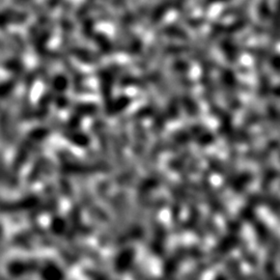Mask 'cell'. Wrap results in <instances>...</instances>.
Listing matches in <instances>:
<instances>
[{"instance_id":"cell-1","label":"cell","mask_w":280,"mask_h":280,"mask_svg":"<svg viewBox=\"0 0 280 280\" xmlns=\"http://www.w3.org/2000/svg\"><path fill=\"white\" fill-rule=\"evenodd\" d=\"M167 233L165 230V226L162 223L157 222L154 225V230H152V237L150 242V250L155 254L156 257H161L166 243Z\"/></svg>"},{"instance_id":"cell-2","label":"cell","mask_w":280,"mask_h":280,"mask_svg":"<svg viewBox=\"0 0 280 280\" xmlns=\"http://www.w3.org/2000/svg\"><path fill=\"white\" fill-rule=\"evenodd\" d=\"M241 243V240L235 236V235H227L224 238H222L218 244L213 249L212 256L214 261L220 260L222 257H224L226 253L232 251L233 249L237 248Z\"/></svg>"},{"instance_id":"cell-3","label":"cell","mask_w":280,"mask_h":280,"mask_svg":"<svg viewBox=\"0 0 280 280\" xmlns=\"http://www.w3.org/2000/svg\"><path fill=\"white\" fill-rule=\"evenodd\" d=\"M201 187H202L203 194H205V196H206L207 202L209 203V207L211 208V210H213L214 212L220 213V214L225 213V208L223 206V203L219 199L217 193L214 191L212 185L210 184L207 177H203V179L201 180Z\"/></svg>"},{"instance_id":"cell-4","label":"cell","mask_w":280,"mask_h":280,"mask_svg":"<svg viewBox=\"0 0 280 280\" xmlns=\"http://www.w3.org/2000/svg\"><path fill=\"white\" fill-rule=\"evenodd\" d=\"M135 250L133 248H126L121 250L114 260V270L118 274H123L128 271L134 262Z\"/></svg>"},{"instance_id":"cell-5","label":"cell","mask_w":280,"mask_h":280,"mask_svg":"<svg viewBox=\"0 0 280 280\" xmlns=\"http://www.w3.org/2000/svg\"><path fill=\"white\" fill-rule=\"evenodd\" d=\"M41 277L43 280H64L65 275L54 263H47L41 269Z\"/></svg>"},{"instance_id":"cell-6","label":"cell","mask_w":280,"mask_h":280,"mask_svg":"<svg viewBox=\"0 0 280 280\" xmlns=\"http://www.w3.org/2000/svg\"><path fill=\"white\" fill-rule=\"evenodd\" d=\"M143 227L141 225H132L130 226L128 230L126 232H123L119 237H118V244H123L129 241H134V240H138L141 239L143 236Z\"/></svg>"},{"instance_id":"cell-7","label":"cell","mask_w":280,"mask_h":280,"mask_svg":"<svg viewBox=\"0 0 280 280\" xmlns=\"http://www.w3.org/2000/svg\"><path fill=\"white\" fill-rule=\"evenodd\" d=\"M163 180L161 177L155 175V176H150L145 179L138 187V193L140 195H146L148 194L150 191L154 190L155 188L159 187L162 184Z\"/></svg>"},{"instance_id":"cell-8","label":"cell","mask_w":280,"mask_h":280,"mask_svg":"<svg viewBox=\"0 0 280 280\" xmlns=\"http://www.w3.org/2000/svg\"><path fill=\"white\" fill-rule=\"evenodd\" d=\"M226 269L228 271V275L231 276L233 280H249V277H246L242 274L239 262L236 260H232L227 262Z\"/></svg>"},{"instance_id":"cell-9","label":"cell","mask_w":280,"mask_h":280,"mask_svg":"<svg viewBox=\"0 0 280 280\" xmlns=\"http://www.w3.org/2000/svg\"><path fill=\"white\" fill-rule=\"evenodd\" d=\"M252 176L249 172H245L241 175H239L238 177L232 182V187L236 192H242L244 190V188L251 182Z\"/></svg>"},{"instance_id":"cell-10","label":"cell","mask_w":280,"mask_h":280,"mask_svg":"<svg viewBox=\"0 0 280 280\" xmlns=\"http://www.w3.org/2000/svg\"><path fill=\"white\" fill-rule=\"evenodd\" d=\"M29 270V265L27 262L24 261H15L10 266V273L14 276H21L23 274H26Z\"/></svg>"},{"instance_id":"cell-11","label":"cell","mask_w":280,"mask_h":280,"mask_svg":"<svg viewBox=\"0 0 280 280\" xmlns=\"http://www.w3.org/2000/svg\"><path fill=\"white\" fill-rule=\"evenodd\" d=\"M86 275L90 278V280H108L104 275L97 273L96 271H92V270H87Z\"/></svg>"},{"instance_id":"cell-12","label":"cell","mask_w":280,"mask_h":280,"mask_svg":"<svg viewBox=\"0 0 280 280\" xmlns=\"http://www.w3.org/2000/svg\"><path fill=\"white\" fill-rule=\"evenodd\" d=\"M134 278L135 280H150L148 279V277L146 275H144L142 272L140 271H136L135 274H134Z\"/></svg>"},{"instance_id":"cell-13","label":"cell","mask_w":280,"mask_h":280,"mask_svg":"<svg viewBox=\"0 0 280 280\" xmlns=\"http://www.w3.org/2000/svg\"><path fill=\"white\" fill-rule=\"evenodd\" d=\"M213 280H227V277H226L224 274L220 273V274L216 275V276H215V278H214Z\"/></svg>"}]
</instances>
